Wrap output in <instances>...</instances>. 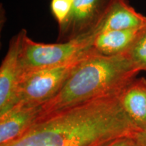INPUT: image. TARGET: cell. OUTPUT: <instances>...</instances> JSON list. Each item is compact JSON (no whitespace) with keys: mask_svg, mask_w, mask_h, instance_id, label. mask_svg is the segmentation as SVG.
I'll return each instance as SVG.
<instances>
[{"mask_svg":"<svg viewBox=\"0 0 146 146\" xmlns=\"http://www.w3.org/2000/svg\"><path fill=\"white\" fill-rule=\"evenodd\" d=\"M124 54L137 70L146 71V27Z\"/></svg>","mask_w":146,"mask_h":146,"instance_id":"obj_11","label":"cell"},{"mask_svg":"<svg viewBox=\"0 0 146 146\" xmlns=\"http://www.w3.org/2000/svg\"><path fill=\"white\" fill-rule=\"evenodd\" d=\"M120 94L41 116L23 136L6 146H102L117 139L135 137L141 131L125 113Z\"/></svg>","mask_w":146,"mask_h":146,"instance_id":"obj_1","label":"cell"},{"mask_svg":"<svg viewBox=\"0 0 146 146\" xmlns=\"http://www.w3.org/2000/svg\"><path fill=\"white\" fill-rule=\"evenodd\" d=\"M116 0H74L66 20L59 25L58 42L72 41L98 35Z\"/></svg>","mask_w":146,"mask_h":146,"instance_id":"obj_5","label":"cell"},{"mask_svg":"<svg viewBox=\"0 0 146 146\" xmlns=\"http://www.w3.org/2000/svg\"><path fill=\"white\" fill-rule=\"evenodd\" d=\"M134 137H123L110 141L102 146H136Z\"/></svg>","mask_w":146,"mask_h":146,"instance_id":"obj_13","label":"cell"},{"mask_svg":"<svg viewBox=\"0 0 146 146\" xmlns=\"http://www.w3.org/2000/svg\"><path fill=\"white\" fill-rule=\"evenodd\" d=\"M120 101L128 117L138 129H146V79L135 78L120 92Z\"/></svg>","mask_w":146,"mask_h":146,"instance_id":"obj_8","label":"cell"},{"mask_svg":"<svg viewBox=\"0 0 146 146\" xmlns=\"http://www.w3.org/2000/svg\"><path fill=\"white\" fill-rule=\"evenodd\" d=\"M144 29L100 33L95 37L92 47L98 54L104 56L123 54L130 48Z\"/></svg>","mask_w":146,"mask_h":146,"instance_id":"obj_10","label":"cell"},{"mask_svg":"<svg viewBox=\"0 0 146 146\" xmlns=\"http://www.w3.org/2000/svg\"><path fill=\"white\" fill-rule=\"evenodd\" d=\"M96 35H91L62 43H43L29 37L26 31L20 53V76L39 69L64 64L86 54L92 49Z\"/></svg>","mask_w":146,"mask_h":146,"instance_id":"obj_3","label":"cell"},{"mask_svg":"<svg viewBox=\"0 0 146 146\" xmlns=\"http://www.w3.org/2000/svg\"><path fill=\"white\" fill-rule=\"evenodd\" d=\"M133 139L136 146H146V129L139 132Z\"/></svg>","mask_w":146,"mask_h":146,"instance_id":"obj_14","label":"cell"},{"mask_svg":"<svg viewBox=\"0 0 146 146\" xmlns=\"http://www.w3.org/2000/svg\"><path fill=\"white\" fill-rule=\"evenodd\" d=\"M94 51L64 64L36 70L19 77L18 103L43 105L60 90L73 70ZM17 103V104H18Z\"/></svg>","mask_w":146,"mask_h":146,"instance_id":"obj_4","label":"cell"},{"mask_svg":"<svg viewBox=\"0 0 146 146\" xmlns=\"http://www.w3.org/2000/svg\"><path fill=\"white\" fill-rule=\"evenodd\" d=\"M74 0H52L51 10L58 26L64 22L70 13Z\"/></svg>","mask_w":146,"mask_h":146,"instance_id":"obj_12","label":"cell"},{"mask_svg":"<svg viewBox=\"0 0 146 146\" xmlns=\"http://www.w3.org/2000/svg\"><path fill=\"white\" fill-rule=\"evenodd\" d=\"M139 72L125 54L108 56L94 50L72 71L58 94L42 105L39 118L95 98L119 94Z\"/></svg>","mask_w":146,"mask_h":146,"instance_id":"obj_2","label":"cell"},{"mask_svg":"<svg viewBox=\"0 0 146 146\" xmlns=\"http://www.w3.org/2000/svg\"><path fill=\"white\" fill-rule=\"evenodd\" d=\"M42 105L18 103L0 115V146H6L21 138L39 118Z\"/></svg>","mask_w":146,"mask_h":146,"instance_id":"obj_7","label":"cell"},{"mask_svg":"<svg viewBox=\"0 0 146 146\" xmlns=\"http://www.w3.org/2000/svg\"><path fill=\"white\" fill-rule=\"evenodd\" d=\"M146 27V17L139 13L128 0H116L98 33L107 31L138 30Z\"/></svg>","mask_w":146,"mask_h":146,"instance_id":"obj_9","label":"cell"},{"mask_svg":"<svg viewBox=\"0 0 146 146\" xmlns=\"http://www.w3.org/2000/svg\"><path fill=\"white\" fill-rule=\"evenodd\" d=\"M25 31L23 29L12 36L0 67V115L8 112L18 103L19 57Z\"/></svg>","mask_w":146,"mask_h":146,"instance_id":"obj_6","label":"cell"}]
</instances>
